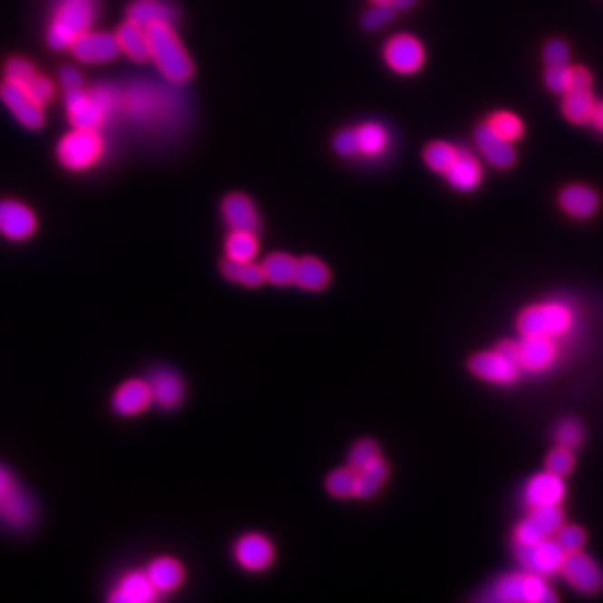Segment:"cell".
<instances>
[{"mask_svg": "<svg viewBox=\"0 0 603 603\" xmlns=\"http://www.w3.org/2000/svg\"><path fill=\"white\" fill-rule=\"evenodd\" d=\"M149 41V59L155 61L165 78L185 82L193 76V62L171 24H153L146 27Z\"/></svg>", "mask_w": 603, "mask_h": 603, "instance_id": "cell-1", "label": "cell"}, {"mask_svg": "<svg viewBox=\"0 0 603 603\" xmlns=\"http://www.w3.org/2000/svg\"><path fill=\"white\" fill-rule=\"evenodd\" d=\"M226 258L236 262H252L257 255L258 240L255 232H244V230H232L225 244Z\"/></svg>", "mask_w": 603, "mask_h": 603, "instance_id": "cell-35", "label": "cell"}, {"mask_svg": "<svg viewBox=\"0 0 603 603\" xmlns=\"http://www.w3.org/2000/svg\"><path fill=\"white\" fill-rule=\"evenodd\" d=\"M146 382L151 391V399L153 402H157L159 407L173 409L183 401L185 384L178 374H175L173 370L157 368L155 372H151L149 379Z\"/></svg>", "mask_w": 603, "mask_h": 603, "instance_id": "cell-18", "label": "cell"}, {"mask_svg": "<svg viewBox=\"0 0 603 603\" xmlns=\"http://www.w3.org/2000/svg\"><path fill=\"white\" fill-rule=\"evenodd\" d=\"M59 79H61V84L66 88V91L76 90V88H81V84H82V76H81L78 69H74V67H64L59 74Z\"/></svg>", "mask_w": 603, "mask_h": 603, "instance_id": "cell-50", "label": "cell"}, {"mask_svg": "<svg viewBox=\"0 0 603 603\" xmlns=\"http://www.w3.org/2000/svg\"><path fill=\"white\" fill-rule=\"evenodd\" d=\"M560 206L563 212L575 218H589L598 210L600 198L597 191L585 185H570L563 188L559 196Z\"/></svg>", "mask_w": 603, "mask_h": 603, "instance_id": "cell-25", "label": "cell"}, {"mask_svg": "<svg viewBox=\"0 0 603 603\" xmlns=\"http://www.w3.org/2000/svg\"><path fill=\"white\" fill-rule=\"evenodd\" d=\"M0 98L25 128L39 129L44 124V106L34 100L21 84L5 79L0 86Z\"/></svg>", "mask_w": 603, "mask_h": 603, "instance_id": "cell-10", "label": "cell"}, {"mask_svg": "<svg viewBox=\"0 0 603 603\" xmlns=\"http://www.w3.org/2000/svg\"><path fill=\"white\" fill-rule=\"evenodd\" d=\"M559 354L555 339L528 335L518 342L516 364L526 370H545L550 368Z\"/></svg>", "mask_w": 603, "mask_h": 603, "instance_id": "cell-15", "label": "cell"}, {"mask_svg": "<svg viewBox=\"0 0 603 603\" xmlns=\"http://www.w3.org/2000/svg\"><path fill=\"white\" fill-rule=\"evenodd\" d=\"M555 540L559 541L560 547L563 548L567 553L571 551H579L585 545L587 541V535L581 530L580 526L577 525H561L560 526Z\"/></svg>", "mask_w": 603, "mask_h": 603, "instance_id": "cell-44", "label": "cell"}, {"mask_svg": "<svg viewBox=\"0 0 603 603\" xmlns=\"http://www.w3.org/2000/svg\"><path fill=\"white\" fill-rule=\"evenodd\" d=\"M560 571L577 592L592 595V593L602 590V570L597 565L595 560L585 555L581 550L567 553Z\"/></svg>", "mask_w": 603, "mask_h": 603, "instance_id": "cell-9", "label": "cell"}, {"mask_svg": "<svg viewBox=\"0 0 603 603\" xmlns=\"http://www.w3.org/2000/svg\"><path fill=\"white\" fill-rule=\"evenodd\" d=\"M397 9L394 7L392 2H384V4H374L372 9H368L366 12V15L362 17V25L368 29V31H374V29H380L382 25H386L388 23H391L396 15Z\"/></svg>", "mask_w": 603, "mask_h": 603, "instance_id": "cell-40", "label": "cell"}, {"mask_svg": "<svg viewBox=\"0 0 603 603\" xmlns=\"http://www.w3.org/2000/svg\"><path fill=\"white\" fill-rule=\"evenodd\" d=\"M597 100L590 90H571L563 94V114L570 123H590Z\"/></svg>", "mask_w": 603, "mask_h": 603, "instance_id": "cell-29", "label": "cell"}, {"mask_svg": "<svg viewBox=\"0 0 603 603\" xmlns=\"http://www.w3.org/2000/svg\"><path fill=\"white\" fill-rule=\"evenodd\" d=\"M153 402L149 386L145 380H128L112 396V409L120 416H136L143 413Z\"/></svg>", "mask_w": 603, "mask_h": 603, "instance_id": "cell-21", "label": "cell"}, {"mask_svg": "<svg viewBox=\"0 0 603 603\" xmlns=\"http://www.w3.org/2000/svg\"><path fill=\"white\" fill-rule=\"evenodd\" d=\"M458 153V146L451 145V143H446V141H435V143L426 146V165L431 168L433 171H436V173L446 175L447 169L453 167V163L456 161Z\"/></svg>", "mask_w": 603, "mask_h": 603, "instance_id": "cell-36", "label": "cell"}, {"mask_svg": "<svg viewBox=\"0 0 603 603\" xmlns=\"http://www.w3.org/2000/svg\"><path fill=\"white\" fill-rule=\"evenodd\" d=\"M592 74L589 69L577 66L570 67V90H590Z\"/></svg>", "mask_w": 603, "mask_h": 603, "instance_id": "cell-49", "label": "cell"}, {"mask_svg": "<svg viewBox=\"0 0 603 603\" xmlns=\"http://www.w3.org/2000/svg\"><path fill=\"white\" fill-rule=\"evenodd\" d=\"M516 559L528 571L541 577L555 575L561 570L567 551L553 538L540 540L535 543H516Z\"/></svg>", "mask_w": 603, "mask_h": 603, "instance_id": "cell-7", "label": "cell"}, {"mask_svg": "<svg viewBox=\"0 0 603 603\" xmlns=\"http://www.w3.org/2000/svg\"><path fill=\"white\" fill-rule=\"evenodd\" d=\"M486 123L492 128L493 131H496V133L502 136L504 139H508V141H512V143L516 141V139H520L522 134L525 131L523 121H522L514 112H493Z\"/></svg>", "mask_w": 603, "mask_h": 603, "instance_id": "cell-37", "label": "cell"}, {"mask_svg": "<svg viewBox=\"0 0 603 603\" xmlns=\"http://www.w3.org/2000/svg\"><path fill=\"white\" fill-rule=\"evenodd\" d=\"M565 483L559 474H553L550 471L538 473L531 480L526 483L525 502L530 508L538 506H553L560 504L565 498Z\"/></svg>", "mask_w": 603, "mask_h": 603, "instance_id": "cell-16", "label": "cell"}, {"mask_svg": "<svg viewBox=\"0 0 603 603\" xmlns=\"http://www.w3.org/2000/svg\"><path fill=\"white\" fill-rule=\"evenodd\" d=\"M37 228L35 215L21 201H0V234L5 238L21 242L29 238Z\"/></svg>", "mask_w": 603, "mask_h": 603, "instance_id": "cell-14", "label": "cell"}, {"mask_svg": "<svg viewBox=\"0 0 603 603\" xmlns=\"http://www.w3.org/2000/svg\"><path fill=\"white\" fill-rule=\"evenodd\" d=\"M358 133L359 153L366 157H379L386 151L389 136L388 131L378 123L360 124L356 128Z\"/></svg>", "mask_w": 603, "mask_h": 603, "instance_id": "cell-34", "label": "cell"}, {"mask_svg": "<svg viewBox=\"0 0 603 603\" xmlns=\"http://www.w3.org/2000/svg\"><path fill=\"white\" fill-rule=\"evenodd\" d=\"M590 123H592L598 131H602L603 133V100H600V102L597 100Z\"/></svg>", "mask_w": 603, "mask_h": 603, "instance_id": "cell-51", "label": "cell"}, {"mask_svg": "<svg viewBox=\"0 0 603 603\" xmlns=\"http://www.w3.org/2000/svg\"><path fill=\"white\" fill-rule=\"evenodd\" d=\"M222 215L225 222L232 230H244V232H257L258 220L257 208L254 201L244 193H232L222 203Z\"/></svg>", "mask_w": 603, "mask_h": 603, "instance_id": "cell-19", "label": "cell"}, {"mask_svg": "<svg viewBox=\"0 0 603 603\" xmlns=\"http://www.w3.org/2000/svg\"><path fill=\"white\" fill-rule=\"evenodd\" d=\"M474 141L480 148L483 157L486 158L493 167L510 168L513 167L516 161V153H514L512 141L504 139L502 136L493 131L488 123H483L476 128L474 131Z\"/></svg>", "mask_w": 603, "mask_h": 603, "instance_id": "cell-17", "label": "cell"}, {"mask_svg": "<svg viewBox=\"0 0 603 603\" xmlns=\"http://www.w3.org/2000/svg\"><path fill=\"white\" fill-rule=\"evenodd\" d=\"M379 456V446H378L376 441H372V439H360L350 449L347 463H349V468L358 471V469L368 466V463H372L374 459H378Z\"/></svg>", "mask_w": 603, "mask_h": 603, "instance_id": "cell-39", "label": "cell"}, {"mask_svg": "<svg viewBox=\"0 0 603 603\" xmlns=\"http://www.w3.org/2000/svg\"><path fill=\"white\" fill-rule=\"evenodd\" d=\"M94 17V0H62L49 25L47 44L57 51L71 47L79 35L90 31Z\"/></svg>", "mask_w": 603, "mask_h": 603, "instance_id": "cell-3", "label": "cell"}, {"mask_svg": "<svg viewBox=\"0 0 603 603\" xmlns=\"http://www.w3.org/2000/svg\"><path fill=\"white\" fill-rule=\"evenodd\" d=\"M234 557L238 563L246 570L267 569L273 560V548L265 536L252 535L242 536L234 545Z\"/></svg>", "mask_w": 603, "mask_h": 603, "instance_id": "cell-20", "label": "cell"}, {"mask_svg": "<svg viewBox=\"0 0 603 603\" xmlns=\"http://www.w3.org/2000/svg\"><path fill=\"white\" fill-rule=\"evenodd\" d=\"M563 525V512L560 504L531 508L525 520L516 526L514 538L516 543H535L557 535L560 526Z\"/></svg>", "mask_w": 603, "mask_h": 603, "instance_id": "cell-8", "label": "cell"}, {"mask_svg": "<svg viewBox=\"0 0 603 603\" xmlns=\"http://www.w3.org/2000/svg\"><path fill=\"white\" fill-rule=\"evenodd\" d=\"M220 270H222L225 279L240 283L248 289L260 287L265 282L262 265H255L252 262H236V260L225 258L220 265Z\"/></svg>", "mask_w": 603, "mask_h": 603, "instance_id": "cell-32", "label": "cell"}, {"mask_svg": "<svg viewBox=\"0 0 603 603\" xmlns=\"http://www.w3.org/2000/svg\"><path fill=\"white\" fill-rule=\"evenodd\" d=\"M146 575L149 577L158 592H169L183 581V569L178 561L173 559H157L151 561V565L146 570Z\"/></svg>", "mask_w": 603, "mask_h": 603, "instance_id": "cell-31", "label": "cell"}, {"mask_svg": "<svg viewBox=\"0 0 603 603\" xmlns=\"http://www.w3.org/2000/svg\"><path fill=\"white\" fill-rule=\"evenodd\" d=\"M488 600L494 602H528L545 603L557 602L559 597L551 590L545 577L526 571L506 575L493 583Z\"/></svg>", "mask_w": 603, "mask_h": 603, "instance_id": "cell-4", "label": "cell"}, {"mask_svg": "<svg viewBox=\"0 0 603 603\" xmlns=\"http://www.w3.org/2000/svg\"><path fill=\"white\" fill-rule=\"evenodd\" d=\"M446 178L455 190H476L483 179V168L478 158L468 149L459 148L458 158L453 167L447 169Z\"/></svg>", "mask_w": 603, "mask_h": 603, "instance_id": "cell-22", "label": "cell"}, {"mask_svg": "<svg viewBox=\"0 0 603 603\" xmlns=\"http://www.w3.org/2000/svg\"><path fill=\"white\" fill-rule=\"evenodd\" d=\"M0 514L12 526H25L33 520L34 508L27 494L14 483L0 493Z\"/></svg>", "mask_w": 603, "mask_h": 603, "instance_id": "cell-26", "label": "cell"}, {"mask_svg": "<svg viewBox=\"0 0 603 603\" xmlns=\"http://www.w3.org/2000/svg\"><path fill=\"white\" fill-rule=\"evenodd\" d=\"M325 488L335 498H349L354 496L356 490V471L352 468H340L332 471L327 480Z\"/></svg>", "mask_w": 603, "mask_h": 603, "instance_id": "cell-38", "label": "cell"}, {"mask_svg": "<svg viewBox=\"0 0 603 603\" xmlns=\"http://www.w3.org/2000/svg\"><path fill=\"white\" fill-rule=\"evenodd\" d=\"M104 151V143L96 129L76 128L72 133L66 134L57 146L59 161L74 171L88 169L100 161Z\"/></svg>", "mask_w": 603, "mask_h": 603, "instance_id": "cell-6", "label": "cell"}, {"mask_svg": "<svg viewBox=\"0 0 603 603\" xmlns=\"http://www.w3.org/2000/svg\"><path fill=\"white\" fill-rule=\"evenodd\" d=\"M157 592L155 585L151 583L146 573L131 571L120 580L118 587L114 589V593L110 597V600L123 603L151 602Z\"/></svg>", "mask_w": 603, "mask_h": 603, "instance_id": "cell-24", "label": "cell"}, {"mask_svg": "<svg viewBox=\"0 0 603 603\" xmlns=\"http://www.w3.org/2000/svg\"><path fill=\"white\" fill-rule=\"evenodd\" d=\"M116 104L118 94L108 86L91 91L81 88L66 91L69 120L74 128L81 129H98L106 121L108 114L116 108Z\"/></svg>", "mask_w": 603, "mask_h": 603, "instance_id": "cell-2", "label": "cell"}, {"mask_svg": "<svg viewBox=\"0 0 603 603\" xmlns=\"http://www.w3.org/2000/svg\"><path fill=\"white\" fill-rule=\"evenodd\" d=\"M262 270L265 280L273 285H291L295 282V270H297V260L291 257L289 254H273L268 255Z\"/></svg>", "mask_w": 603, "mask_h": 603, "instance_id": "cell-33", "label": "cell"}, {"mask_svg": "<svg viewBox=\"0 0 603 603\" xmlns=\"http://www.w3.org/2000/svg\"><path fill=\"white\" fill-rule=\"evenodd\" d=\"M384 59L392 71L413 74L425 64V47L414 35L399 34L384 47Z\"/></svg>", "mask_w": 603, "mask_h": 603, "instance_id": "cell-11", "label": "cell"}, {"mask_svg": "<svg viewBox=\"0 0 603 603\" xmlns=\"http://www.w3.org/2000/svg\"><path fill=\"white\" fill-rule=\"evenodd\" d=\"M545 464H547V471L563 478L573 469L575 458H573V453H571L570 447L559 446L548 455Z\"/></svg>", "mask_w": 603, "mask_h": 603, "instance_id": "cell-41", "label": "cell"}, {"mask_svg": "<svg viewBox=\"0 0 603 603\" xmlns=\"http://www.w3.org/2000/svg\"><path fill=\"white\" fill-rule=\"evenodd\" d=\"M471 372L483 380L494 384H512L520 376V366L500 350L480 352L469 360Z\"/></svg>", "mask_w": 603, "mask_h": 603, "instance_id": "cell-12", "label": "cell"}, {"mask_svg": "<svg viewBox=\"0 0 603 603\" xmlns=\"http://www.w3.org/2000/svg\"><path fill=\"white\" fill-rule=\"evenodd\" d=\"M34 72L35 71H34L33 64L23 57H14L5 66V79L19 82V84L25 82L27 79L33 76Z\"/></svg>", "mask_w": 603, "mask_h": 603, "instance_id": "cell-47", "label": "cell"}, {"mask_svg": "<svg viewBox=\"0 0 603 603\" xmlns=\"http://www.w3.org/2000/svg\"><path fill=\"white\" fill-rule=\"evenodd\" d=\"M388 474H389V468H388L386 461L380 456L374 459L372 463H368V466L358 469L356 471L354 496L370 498L372 494L379 492L384 481L388 480Z\"/></svg>", "mask_w": 603, "mask_h": 603, "instance_id": "cell-30", "label": "cell"}, {"mask_svg": "<svg viewBox=\"0 0 603 603\" xmlns=\"http://www.w3.org/2000/svg\"><path fill=\"white\" fill-rule=\"evenodd\" d=\"M581 439H583V429L580 423L575 419H565L555 429V441L559 443V446L573 449L580 445Z\"/></svg>", "mask_w": 603, "mask_h": 603, "instance_id": "cell-43", "label": "cell"}, {"mask_svg": "<svg viewBox=\"0 0 603 603\" xmlns=\"http://www.w3.org/2000/svg\"><path fill=\"white\" fill-rule=\"evenodd\" d=\"M374 4H384V2H394V0H372Z\"/></svg>", "mask_w": 603, "mask_h": 603, "instance_id": "cell-53", "label": "cell"}, {"mask_svg": "<svg viewBox=\"0 0 603 603\" xmlns=\"http://www.w3.org/2000/svg\"><path fill=\"white\" fill-rule=\"evenodd\" d=\"M330 280V272L321 262L319 258L303 257L297 260V270H295V285H299L303 291L317 292L327 287Z\"/></svg>", "mask_w": 603, "mask_h": 603, "instance_id": "cell-28", "label": "cell"}, {"mask_svg": "<svg viewBox=\"0 0 603 603\" xmlns=\"http://www.w3.org/2000/svg\"><path fill=\"white\" fill-rule=\"evenodd\" d=\"M573 325V313L561 302H545L525 309L518 317V330L523 337L540 335L557 339Z\"/></svg>", "mask_w": 603, "mask_h": 603, "instance_id": "cell-5", "label": "cell"}, {"mask_svg": "<svg viewBox=\"0 0 603 603\" xmlns=\"http://www.w3.org/2000/svg\"><path fill=\"white\" fill-rule=\"evenodd\" d=\"M14 82V81H12ZM19 84V82H17ZM23 88H25V91L33 96L34 100H37L41 106H44L45 102L53 100L54 96V84L49 81V79L44 78V76H39L34 72L31 78L27 79L25 82L21 84Z\"/></svg>", "mask_w": 603, "mask_h": 603, "instance_id": "cell-42", "label": "cell"}, {"mask_svg": "<svg viewBox=\"0 0 603 603\" xmlns=\"http://www.w3.org/2000/svg\"><path fill=\"white\" fill-rule=\"evenodd\" d=\"M116 37L121 51L129 59L136 62H145L149 59V41L145 27L128 21L120 27Z\"/></svg>", "mask_w": 603, "mask_h": 603, "instance_id": "cell-27", "label": "cell"}, {"mask_svg": "<svg viewBox=\"0 0 603 603\" xmlns=\"http://www.w3.org/2000/svg\"><path fill=\"white\" fill-rule=\"evenodd\" d=\"M128 21L141 27L153 24H171L177 21V11L167 0H133L128 7Z\"/></svg>", "mask_w": 603, "mask_h": 603, "instance_id": "cell-23", "label": "cell"}, {"mask_svg": "<svg viewBox=\"0 0 603 603\" xmlns=\"http://www.w3.org/2000/svg\"><path fill=\"white\" fill-rule=\"evenodd\" d=\"M74 56L88 64L110 62L121 53L118 37L108 33H84L71 45Z\"/></svg>", "mask_w": 603, "mask_h": 603, "instance_id": "cell-13", "label": "cell"}, {"mask_svg": "<svg viewBox=\"0 0 603 603\" xmlns=\"http://www.w3.org/2000/svg\"><path fill=\"white\" fill-rule=\"evenodd\" d=\"M543 57H545L547 67L569 66V45L565 44L563 41H560V39H553L545 45Z\"/></svg>", "mask_w": 603, "mask_h": 603, "instance_id": "cell-46", "label": "cell"}, {"mask_svg": "<svg viewBox=\"0 0 603 603\" xmlns=\"http://www.w3.org/2000/svg\"><path fill=\"white\" fill-rule=\"evenodd\" d=\"M334 149L342 157H352L359 153L358 133L356 129H346L335 134Z\"/></svg>", "mask_w": 603, "mask_h": 603, "instance_id": "cell-48", "label": "cell"}, {"mask_svg": "<svg viewBox=\"0 0 603 603\" xmlns=\"http://www.w3.org/2000/svg\"><path fill=\"white\" fill-rule=\"evenodd\" d=\"M545 82H547L548 90L553 91L557 94H565L570 90V67H547Z\"/></svg>", "mask_w": 603, "mask_h": 603, "instance_id": "cell-45", "label": "cell"}, {"mask_svg": "<svg viewBox=\"0 0 603 603\" xmlns=\"http://www.w3.org/2000/svg\"><path fill=\"white\" fill-rule=\"evenodd\" d=\"M416 2H417V0H394L392 4H394V7H396L397 11H406V9L413 7Z\"/></svg>", "mask_w": 603, "mask_h": 603, "instance_id": "cell-52", "label": "cell"}]
</instances>
